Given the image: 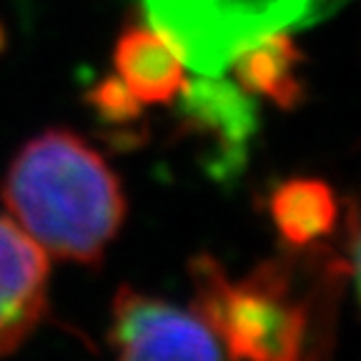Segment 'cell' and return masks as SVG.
<instances>
[{"mask_svg":"<svg viewBox=\"0 0 361 361\" xmlns=\"http://www.w3.org/2000/svg\"><path fill=\"white\" fill-rule=\"evenodd\" d=\"M48 259L16 221L0 216V359L11 356L48 314Z\"/></svg>","mask_w":361,"mask_h":361,"instance_id":"8992f818","label":"cell"},{"mask_svg":"<svg viewBox=\"0 0 361 361\" xmlns=\"http://www.w3.org/2000/svg\"><path fill=\"white\" fill-rule=\"evenodd\" d=\"M176 106L178 135L203 143V161L214 180H233L248 161V146L259 130V111L248 93L224 78L186 83Z\"/></svg>","mask_w":361,"mask_h":361,"instance_id":"5b68a950","label":"cell"},{"mask_svg":"<svg viewBox=\"0 0 361 361\" xmlns=\"http://www.w3.org/2000/svg\"><path fill=\"white\" fill-rule=\"evenodd\" d=\"M148 23L201 75H219L238 51L306 16L309 0H143Z\"/></svg>","mask_w":361,"mask_h":361,"instance_id":"3957f363","label":"cell"},{"mask_svg":"<svg viewBox=\"0 0 361 361\" xmlns=\"http://www.w3.org/2000/svg\"><path fill=\"white\" fill-rule=\"evenodd\" d=\"M6 28H3V25H0V51H3V48H6Z\"/></svg>","mask_w":361,"mask_h":361,"instance_id":"8fae6325","label":"cell"},{"mask_svg":"<svg viewBox=\"0 0 361 361\" xmlns=\"http://www.w3.org/2000/svg\"><path fill=\"white\" fill-rule=\"evenodd\" d=\"M301 279V256H276L231 279L214 256H193L191 311L216 334L228 361H331L336 296L346 269L329 259Z\"/></svg>","mask_w":361,"mask_h":361,"instance_id":"6da1fadb","label":"cell"},{"mask_svg":"<svg viewBox=\"0 0 361 361\" xmlns=\"http://www.w3.org/2000/svg\"><path fill=\"white\" fill-rule=\"evenodd\" d=\"M116 75L143 106L173 103L186 88V68L176 48L151 23L133 20L113 45Z\"/></svg>","mask_w":361,"mask_h":361,"instance_id":"52a82bcc","label":"cell"},{"mask_svg":"<svg viewBox=\"0 0 361 361\" xmlns=\"http://www.w3.org/2000/svg\"><path fill=\"white\" fill-rule=\"evenodd\" d=\"M108 341L116 361H228L201 316L133 286L116 291Z\"/></svg>","mask_w":361,"mask_h":361,"instance_id":"277c9868","label":"cell"},{"mask_svg":"<svg viewBox=\"0 0 361 361\" xmlns=\"http://www.w3.org/2000/svg\"><path fill=\"white\" fill-rule=\"evenodd\" d=\"M85 103L93 108L98 121L108 126H130L141 118L143 103L128 90L118 75L101 78L85 93Z\"/></svg>","mask_w":361,"mask_h":361,"instance_id":"30bf717a","label":"cell"},{"mask_svg":"<svg viewBox=\"0 0 361 361\" xmlns=\"http://www.w3.org/2000/svg\"><path fill=\"white\" fill-rule=\"evenodd\" d=\"M304 63L306 58L299 45L288 33L279 30L238 51L228 68L238 88L251 96H264L283 111H293L306 101V78L301 73Z\"/></svg>","mask_w":361,"mask_h":361,"instance_id":"ba28073f","label":"cell"},{"mask_svg":"<svg viewBox=\"0 0 361 361\" xmlns=\"http://www.w3.org/2000/svg\"><path fill=\"white\" fill-rule=\"evenodd\" d=\"M269 216L288 246L309 248L334 231L338 221V201L326 180L296 176L281 180L271 191Z\"/></svg>","mask_w":361,"mask_h":361,"instance_id":"9c48e42d","label":"cell"},{"mask_svg":"<svg viewBox=\"0 0 361 361\" xmlns=\"http://www.w3.org/2000/svg\"><path fill=\"white\" fill-rule=\"evenodd\" d=\"M0 196L48 256L98 266L128 214L123 183L73 130L35 135L8 166Z\"/></svg>","mask_w":361,"mask_h":361,"instance_id":"7a4b0ae2","label":"cell"}]
</instances>
